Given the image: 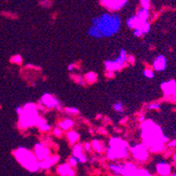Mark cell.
<instances>
[{"label": "cell", "instance_id": "31", "mask_svg": "<svg viewBox=\"0 0 176 176\" xmlns=\"http://www.w3.org/2000/svg\"><path fill=\"white\" fill-rule=\"evenodd\" d=\"M149 108H151V109H159L160 108V106L158 104H152L149 106Z\"/></svg>", "mask_w": 176, "mask_h": 176}, {"label": "cell", "instance_id": "21", "mask_svg": "<svg viewBox=\"0 0 176 176\" xmlns=\"http://www.w3.org/2000/svg\"><path fill=\"white\" fill-rule=\"evenodd\" d=\"M72 125H73V121L70 119H66L61 123V127L64 130H67L68 128H70Z\"/></svg>", "mask_w": 176, "mask_h": 176}, {"label": "cell", "instance_id": "16", "mask_svg": "<svg viewBox=\"0 0 176 176\" xmlns=\"http://www.w3.org/2000/svg\"><path fill=\"white\" fill-rule=\"evenodd\" d=\"M149 31H150V25L148 24L147 22H146L138 28L134 29V34L136 36H141L143 34H146Z\"/></svg>", "mask_w": 176, "mask_h": 176}, {"label": "cell", "instance_id": "4", "mask_svg": "<svg viewBox=\"0 0 176 176\" xmlns=\"http://www.w3.org/2000/svg\"><path fill=\"white\" fill-rule=\"evenodd\" d=\"M40 122V118L39 117L38 111L34 104L25 105L24 109L20 113V123L25 127H28L31 125L39 124Z\"/></svg>", "mask_w": 176, "mask_h": 176}, {"label": "cell", "instance_id": "25", "mask_svg": "<svg viewBox=\"0 0 176 176\" xmlns=\"http://www.w3.org/2000/svg\"><path fill=\"white\" fill-rule=\"evenodd\" d=\"M114 109L116 111L121 112V111H123V109H124V105H123L122 103H117V104H115Z\"/></svg>", "mask_w": 176, "mask_h": 176}, {"label": "cell", "instance_id": "13", "mask_svg": "<svg viewBox=\"0 0 176 176\" xmlns=\"http://www.w3.org/2000/svg\"><path fill=\"white\" fill-rule=\"evenodd\" d=\"M58 173L62 176H74L75 171L71 168L69 165L64 164L58 167Z\"/></svg>", "mask_w": 176, "mask_h": 176}, {"label": "cell", "instance_id": "5", "mask_svg": "<svg viewBox=\"0 0 176 176\" xmlns=\"http://www.w3.org/2000/svg\"><path fill=\"white\" fill-rule=\"evenodd\" d=\"M127 143L120 138H112L109 141V148L108 150V156L109 159H119L127 155Z\"/></svg>", "mask_w": 176, "mask_h": 176}, {"label": "cell", "instance_id": "32", "mask_svg": "<svg viewBox=\"0 0 176 176\" xmlns=\"http://www.w3.org/2000/svg\"><path fill=\"white\" fill-rule=\"evenodd\" d=\"M55 132V134H56V135H60V134H61L60 131H59V130H57V129L55 130V132Z\"/></svg>", "mask_w": 176, "mask_h": 176}, {"label": "cell", "instance_id": "23", "mask_svg": "<svg viewBox=\"0 0 176 176\" xmlns=\"http://www.w3.org/2000/svg\"><path fill=\"white\" fill-rule=\"evenodd\" d=\"M129 176H152L148 174L147 172L145 171V170H137L134 174H131Z\"/></svg>", "mask_w": 176, "mask_h": 176}, {"label": "cell", "instance_id": "8", "mask_svg": "<svg viewBox=\"0 0 176 176\" xmlns=\"http://www.w3.org/2000/svg\"><path fill=\"white\" fill-rule=\"evenodd\" d=\"M35 156L37 157L38 160H45L48 157V149L45 147L44 146L40 144H37L35 146Z\"/></svg>", "mask_w": 176, "mask_h": 176}, {"label": "cell", "instance_id": "27", "mask_svg": "<svg viewBox=\"0 0 176 176\" xmlns=\"http://www.w3.org/2000/svg\"><path fill=\"white\" fill-rule=\"evenodd\" d=\"M144 75H145L146 77H147V78H152L153 77V72L152 70L146 69V70H145V72H144Z\"/></svg>", "mask_w": 176, "mask_h": 176}, {"label": "cell", "instance_id": "20", "mask_svg": "<svg viewBox=\"0 0 176 176\" xmlns=\"http://www.w3.org/2000/svg\"><path fill=\"white\" fill-rule=\"evenodd\" d=\"M148 15H149V13H148V10L143 8L142 10H140V11L138 12L137 16H138V18L141 19V20L145 21V22H146V19H147V18H148Z\"/></svg>", "mask_w": 176, "mask_h": 176}, {"label": "cell", "instance_id": "11", "mask_svg": "<svg viewBox=\"0 0 176 176\" xmlns=\"http://www.w3.org/2000/svg\"><path fill=\"white\" fill-rule=\"evenodd\" d=\"M166 66H167V59L163 55H159L153 62V67L159 71L164 70L166 68Z\"/></svg>", "mask_w": 176, "mask_h": 176}, {"label": "cell", "instance_id": "19", "mask_svg": "<svg viewBox=\"0 0 176 176\" xmlns=\"http://www.w3.org/2000/svg\"><path fill=\"white\" fill-rule=\"evenodd\" d=\"M57 160V159L53 160V159H47L45 160H42L41 162H39V167H42V168H48V167H51V165H52L53 163H55Z\"/></svg>", "mask_w": 176, "mask_h": 176}, {"label": "cell", "instance_id": "17", "mask_svg": "<svg viewBox=\"0 0 176 176\" xmlns=\"http://www.w3.org/2000/svg\"><path fill=\"white\" fill-rule=\"evenodd\" d=\"M157 171L161 175H167L170 172V167L166 163H160L157 165Z\"/></svg>", "mask_w": 176, "mask_h": 176}, {"label": "cell", "instance_id": "9", "mask_svg": "<svg viewBox=\"0 0 176 176\" xmlns=\"http://www.w3.org/2000/svg\"><path fill=\"white\" fill-rule=\"evenodd\" d=\"M127 1H103L102 4L110 11H118L124 7Z\"/></svg>", "mask_w": 176, "mask_h": 176}, {"label": "cell", "instance_id": "1", "mask_svg": "<svg viewBox=\"0 0 176 176\" xmlns=\"http://www.w3.org/2000/svg\"><path fill=\"white\" fill-rule=\"evenodd\" d=\"M121 20L118 14L104 13L93 19L89 35L95 39L111 37L118 32Z\"/></svg>", "mask_w": 176, "mask_h": 176}, {"label": "cell", "instance_id": "14", "mask_svg": "<svg viewBox=\"0 0 176 176\" xmlns=\"http://www.w3.org/2000/svg\"><path fill=\"white\" fill-rule=\"evenodd\" d=\"M74 157L79 162L86 161V157L82 153V149L80 146H76V147L74 148Z\"/></svg>", "mask_w": 176, "mask_h": 176}, {"label": "cell", "instance_id": "30", "mask_svg": "<svg viewBox=\"0 0 176 176\" xmlns=\"http://www.w3.org/2000/svg\"><path fill=\"white\" fill-rule=\"evenodd\" d=\"M67 111H68V112H72V113H77L78 112V109H74V108H68V109H67Z\"/></svg>", "mask_w": 176, "mask_h": 176}, {"label": "cell", "instance_id": "29", "mask_svg": "<svg viewBox=\"0 0 176 176\" xmlns=\"http://www.w3.org/2000/svg\"><path fill=\"white\" fill-rule=\"evenodd\" d=\"M93 145H94V146H93L94 147L96 148V149H97L98 151H100V150H101L100 144H99V142H98V141H94V142H93Z\"/></svg>", "mask_w": 176, "mask_h": 176}, {"label": "cell", "instance_id": "22", "mask_svg": "<svg viewBox=\"0 0 176 176\" xmlns=\"http://www.w3.org/2000/svg\"><path fill=\"white\" fill-rule=\"evenodd\" d=\"M67 137H68V139L71 142H76V140L79 138V135H78V133L75 132H68Z\"/></svg>", "mask_w": 176, "mask_h": 176}, {"label": "cell", "instance_id": "18", "mask_svg": "<svg viewBox=\"0 0 176 176\" xmlns=\"http://www.w3.org/2000/svg\"><path fill=\"white\" fill-rule=\"evenodd\" d=\"M109 168L111 169V171L114 172L115 174L126 176V172H125L124 166H122V165H110Z\"/></svg>", "mask_w": 176, "mask_h": 176}, {"label": "cell", "instance_id": "34", "mask_svg": "<svg viewBox=\"0 0 176 176\" xmlns=\"http://www.w3.org/2000/svg\"><path fill=\"white\" fill-rule=\"evenodd\" d=\"M174 159H175V160H176V154H175V156H174Z\"/></svg>", "mask_w": 176, "mask_h": 176}, {"label": "cell", "instance_id": "33", "mask_svg": "<svg viewBox=\"0 0 176 176\" xmlns=\"http://www.w3.org/2000/svg\"><path fill=\"white\" fill-rule=\"evenodd\" d=\"M68 69H69V70H72V69H73V65H69V66H68Z\"/></svg>", "mask_w": 176, "mask_h": 176}, {"label": "cell", "instance_id": "2", "mask_svg": "<svg viewBox=\"0 0 176 176\" xmlns=\"http://www.w3.org/2000/svg\"><path fill=\"white\" fill-rule=\"evenodd\" d=\"M142 137L146 146H150L152 150L160 149L163 138L161 132L156 124L150 121L144 123L142 125Z\"/></svg>", "mask_w": 176, "mask_h": 176}, {"label": "cell", "instance_id": "3", "mask_svg": "<svg viewBox=\"0 0 176 176\" xmlns=\"http://www.w3.org/2000/svg\"><path fill=\"white\" fill-rule=\"evenodd\" d=\"M15 155L19 163L26 169H28L29 171L36 172L39 168L35 156L28 150L25 148H19L15 152Z\"/></svg>", "mask_w": 176, "mask_h": 176}, {"label": "cell", "instance_id": "10", "mask_svg": "<svg viewBox=\"0 0 176 176\" xmlns=\"http://www.w3.org/2000/svg\"><path fill=\"white\" fill-rule=\"evenodd\" d=\"M41 101H42V103L44 104L47 105L49 108L57 107L58 105H59V101L55 97H53V96L49 95V94H45V95H43L42 98H41Z\"/></svg>", "mask_w": 176, "mask_h": 176}, {"label": "cell", "instance_id": "6", "mask_svg": "<svg viewBox=\"0 0 176 176\" xmlns=\"http://www.w3.org/2000/svg\"><path fill=\"white\" fill-rule=\"evenodd\" d=\"M126 52L124 48H122L120 50L119 56L117 59H115L113 61H107L105 62V67L108 71H115L117 69H120L121 67L124 66V64L126 62Z\"/></svg>", "mask_w": 176, "mask_h": 176}, {"label": "cell", "instance_id": "28", "mask_svg": "<svg viewBox=\"0 0 176 176\" xmlns=\"http://www.w3.org/2000/svg\"><path fill=\"white\" fill-rule=\"evenodd\" d=\"M69 162H70V165H71V166H76V164L78 163V160H77L75 157H72L71 159L69 160Z\"/></svg>", "mask_w": 176, "mask_h": 176}, {"label": "cell", "instance_id": "24", "mask_svg": "<svg viewBox=\"0 0 176 176\" xmlns=\"http://www.w3.org/2000/svg\"><path fill=\"white\" fill-rule=\"evenodd\" d=\"M86 78L89 80V81L93 82V81H95V79H96V74H95V73H89V74L86 75Z\"/></svg>", "mask_w": 176, "mask_h": 176}, {"label": "cell", "instance_id": "12", "mask_svg": "<svg viewBox=\"0 0 176 176\" xmlns=\"http://www.w3.org/2000/svg\"><path fill=\"white\" fill-rule=\"evenodd\" d=\"M127 25H128L130 28H138L139 26H141L143 24H145L146 22L143 21L141 19L138 18V16H133V17H131L130 19L127 20Z\"/></svg>", "mask_w": 176, "mask_h": 176}, {"label": "cell", "instance_id": "7", "mask_svg": "<svg viewBox=\"0 0 176 176\" xmlns=\"http://www.w3.org/2000/svg\"><path fill=\"white\" fill-rule=\"evenodd\" d=\"M133 156L138 160H145L148 156L146 147L143 145H136L131 148Z\"/></svg>", "mask_w": 176, "mask_h": 176}, {"label": "cell", "instance_id": "15", "mask_svg": "<svg viewBox=\"0 0 176 176\" xmlns=\"http://www.w3.org/2000/svg\"><path fill=\"white\" fill-rule=\"evenodd\" d=\"M162 89L167 94H172L176 90V83L174 81H169V82H165L162 84Z\"/></svg>", "mask_w": 176, "mask_h": 176}, {"label": "cell", "instance_id": "35", "mask_svg": "<svg viewBox=\"0 0 176 176\" xmlns=\"http://www.w3.org/2000/svg\"><path fill=\"white\" fill-rule=\"evenodd\" d=\"M174 176H175V175H174Z\"/></svg>", "mask_w": 176, "mask_h": 176}, {"label": "cell", "instance_id": "26", "mask_svg": "<svg viewBox=\"0 0 176 176\" xmlns=\"http://www.w3.org/2000/svg\"><path fill=\"white\" fill-rule=\"evenodd\" d=\"M39 126L40 127V129H41L42 131H48V130H49V128H50V126H49L47 123H45V122H44L43 124H41V123L39 122Z\"/></svg>", "mask_w": 176, "mask_h": 176}]
</instances>
